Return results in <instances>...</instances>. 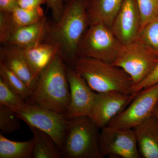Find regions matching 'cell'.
I'll list each match as a JSON object with an SVG mask.
<instances>
[{
  "label": "cell",
  "mask_w": 158,
  "mask_h": 158,
  "mask_svg": "<svg viewBox=\"0 0 158 158\" xmlns=\"http://www.w3.org/2000/svg\"><path fill=\"white\" fill-rule=\"evenodd\" d=\"M98 127L88 116L68 119L61 158H103Z\"/></svg>",
  "instance_id": "4"
},
{
  "label": "cell",
  "mask_w": 158,
  "mask_h": 158,
  "mask_svg": "<svg viewBox=\"0 0 158 158\" xmlns=\"http://www.w3.org/2000/svg\"><path fill=\"white\" fill-rule=\"evenodd\" d=\"M34 135L32 158H60L61 149L50 136L33 127L29 126Z\"/></svg>",
  "instance_id": "19"
},
{
  "label": "cell",
  "mask_w": 158,
  "mask_h": 158,
  "mask_svg": "<svg viewBox=\"0 0 158 158\" xmlns=\"http://www.w3.org/2000/svg\"><path fill=\"white\" fill-rule=\"evenodd\" d=\"M111 28L121 44L138 38L141 31V18L136 0H123Z\"/></svg>",
  "instance_id": "12"
},
{
  "label": "cell",
  "mask_w": 158,
  "mask_h": 158,
  "mask_svg": "<svg viewBox=\"0 0 158 158\" xmlns=\"http://www.w3.org/2000/svg\"><path fill=\"white\" fill-rule=\"evenodd\" d=\"M136 1L141 18V31L147 23L158 16V0Z\"/></svg>",
  "instance_id": "25"
},
{
  "label": "cell",
  "mask_w": 158,
  "mask_h": 158,
  "mask_svg": "<svg viewBox=\"0 0 158 158\" xmlns=\"http://www.w3.org/2000/svg\"><path fill=\"white\" fill-rule=\"evenodd\" d=\"M138 37L158 56V15L141 29Z\"/></svg>",
  "instance_id": "24"
},
{
  "label": "cell",
  "mask_w": 158,
  "mask_h": 158,
  "mask_svg": "<svg viewBox=\"0 0 158 158\" xmlns=\"http://www.w3.org/2000/svg\"><path fill=\"white\" fill-rule=\"evenodd\" d=\"M26 102L0 77V104L8 107L16 113L23 109Z\"/></svg>",
  "instance_id": "22"
},
{
  "label": "cell",
  "mask_w": 158,
  "mask_h": 158,
  "mask_svg": "<svg viewBox=\"0 0 158 158\" xmlns=\"http://www.w3.org/2000/svg\"><path fill=\"white\" fill-rule=\"evenodd\" d=\"M158 62V55L138 37L132 42L121 44L113 64L129 76L134 87L149 75Z\"/></svg>",
  "instance_id": "5"
},
{
  "label": "cell",
  "mask_w": 158,
  "mask_h": 158,
  "mask_svg": "<svg viewBox=\"0 0 158 158\" xmlns=\"http://www.w3.org/2000/svg\"><path fill=\"white\" fill-rule=\"evenodd\" d=\"M18 7L17 0H0V12L10 13Z\"/></svg>",
  "instance_id": "29"
},
{
  "label": "cell",
  "mask_w": 158,
  "mask_h": 158,
  "mask_svg": "<svg viewBox=\"0 0 158 158\" xmlns=\"http://www.w3.org/2000/svg\"><path fill=\"white\" fill-rule=\"evenodd\" d=\"M34 138L23 141H11L0 134V158H32Z\"/></svg>",
  "instance_id": "20"
},
{
  "label": "cell",
  "mask_w": 158,
  "mask_h": 158,
  "mask_svg": "<svg viewBox=\"0 0 158 158\" xmlns=\"http://www.w3.org/2000/svg\"><path fill=\"white\" fill-rule=\"evenodd\" d=\"M45 17L41 7L25 9L18 7L10 13L0 12V41L6 43L16 29L39 22Z\"/></svg>",
  "instance_id": "13"
},
{
  "label": "cell",
  "mask_w": 158,
  "mask_h": 158,
  "mask_svg": "<svg viewBox=\"0 0 158 158\" xmlns=\"http://www.w3.org/2000/svg\"><path fill=\"white\" fill-rule=\"evenodd\" d=\"M89 26L87 0H67L60 19L50 23L48 39L58 46L69 66L78 57L79 44Z\"/></svg>",
  "instance_id": "1"
},
{
  "label": "cell",
  "mask_w": 158,
  "mask_h": 158,
  "mask_svg": "<svg viewBox=\"0 0 158 158\" xmlns=\"http://www.w3.org/2000/svg\"><path fill=\"white\" fill-rule=\"evenodd\" d=\"M67 0H47L48 9H50L55 22L59 21L62 16Z\"/></svg>",
  "instance_id": "27"
},
{
  "label": "cell",
  "mask_w": 158,
  "mask_h": 158,
  "mask_svg": "<svg viewBox=\"0 0 158 158\" xmlns=\"http://www.w3.org/2000/svg\"><path fill=\"white\" fill-rule=\"evenodd\" d=\"M15 114L28 126L37 128L49 135L62 150L68 120L64 114L27 102L23 109Z\"/></svg>",
  "instance_id": "7"
},
{
  "label": "cell",
  "mask_w": 158,
  "mask_h": 158,
  "mask_svg": "<svg viewBox=\"0 0 158 158\" xmlns=\"http://www.w3.org/2000/svg\"><path fill=\"white\" fill-rule=\"evenodd\" d=\"M158 83V62L149 75L144 81L133 88L134 93H138L140 90Z\"/></svg>",
  "instance_id": "26"
},
{
  "label": "cell",
  "mask_w": 158,
  "mask_h": 158,
  "mask_svg": "<svg viewBox=\"0 0 158 158\" xmlns=\"http://www.w3.org/2000/svg\"><path fill=\"white\" fill-rule=\"evenodd\" d=\"M19 119L14 111L0 104V130L2 134H11L19 129Z\"/></svg>",
  "instance_id": "23"
},
{
  "label": "cell",
  "mask_w": 158,
  "mask_h": 158,
  "mask_svg": "<svg viewBox=\"0 0 158 158\" xmlns=\"http://www.w3.org/2000/svg\"><path fill=\"white\" fill-rule=\"evenodd\" d=\"M18 6L25 9H34L46 4L47 0H17Z\"/></svg>",
  "instance_id": "28"
},
{
  "label": "cell",
  "mask_w": 158,
  "mask_h": 158,
  "mask_svg": "<svg viewBox=\"0 0 158 158\" xmlns=\"http://www.w3.org/2000/svg\"><path fill=\"white\" fill-rule=\"evenodd\" d=\"M0 76L10 89L26 102L32 95L33 91L25 83L1 62H0Z\"/></svg>",
  "instance_id": "21"
},
{
  "label": "cell",
  "mask_w": 158,
  "mask_h": 158,
  "mask_svg": "<svg viewBox=\"0 0 158 158\" xmlns=\"http://www.w3.org/2000/svg\"><path fill=\"white\" fill-rule=\"evenodd\" d=\"M153 114L158 120V103L156 105V106L154 110Z\"/></svg>",
  "instance_id": "30"
},
{
  "label": "cell",
  "mask_w": 158,
  "mask_h": 158,
  "mask_svg": "<svg viewBox=\"0 0 158 158\" xmlns=\"http://www.w3.org/2000/svg\"><path fill=\"white\" fill-rule=\"evenodd\" d=\"M50 23L45 17L39 22L18 28L4 44L24 49L45 41L48 39Z\"/></svg>",
  "instance_id": "15"
},
{
  "label": "cell",
  "mask_w": 158,
  "mask_h": 158,
  "mask_svg": "<svg viewBox=\"0 0 158 158\" xmlns=\"http://www.w3.org/2000/svg\"><path fill=\"white\" fill-rule=\"evenodd\" d=\"M67 76L70 100L68 110L64 114L65 118L69 119L77 116H90L95 92L72 66H67Z\"/></svg>",
  "instance_id": "11"
},
{
  "label": "cell",
  "mask_w": 158,
  "mask_h": 158,
  "mask_svg": "<svg viewBox=\"0 0 158 158\" xmlns=\"http://www.w3.org/2000/svg\"><path fill=\"white\" fill-rule=\"evenodd\" d=\"M133 129L141 157L158 158V120L154 114Z\"/></svg>",
  "instance_id": "16"
},
{
  "label": "cell",
  "mask_w": 158,
  "mask_h": 158,
  "mask_svg": "<svg viewBox=\"0 0 158 158\" xmlns=\"http://www.w3.org/2000/svg\"><path fill=\"white\" fill-rule=\"evenodd\" d=\"M0 62L12 71L34 91L38 79L34 76L22 49L4 44L0 51Z\"/></svg>",
  "instance_id": "14"
},
{
  "label": "cell",
  "mask_w": 158,
  "mask_h": 158,
  "mask_svg": "<svg viewBox=\"0 0 158 158\" xmlns=\"http://www.w3.org/2000/svg\"><path fill=\"white\" fill-rule=\"evenodd\" d=\"M121 44L111 28L101 22L90 24L80 42L79 56L98 59L113 64Z\"/></svg>",
  "instance_id": "6"
},
{
  "label": "cell",
  "mask_w": 158,
  "mask_h": 158,
  "mask_svg": "<svg viewBox=\"0 0 158 158\" xmlns=\"http://www.w3.org/2000/svg\"><path fill=\"white\" fill-rule=\"evenodd\" d=\"M99 145L103 158H141L133 129L105 127L100 132Z\"/></svg>",
  "instance_id": "9"
},
{
  "label": "cell",
  "mask_w": 158,
  "mask_h": 158,
  "mask_svg": "<svg viewBox=\"0 0 158 158\" xmlns=\"http://www.w3.org/2000/svg\"><path fill=\"white\" fill-rule=\"evenodd\" d=\"M137 94H130L118 91L95 92L89 116L101 129L107 126L111 120L127 107Z\"/></svg>",
  "instance_id": "10"
},
{
  "label": "cell",
  "mask_w": 158,
  "mask_h": 158,
  "mask_svg": "<svg viewBox=\"0 0 158 158\" xmlns=\"http://www.w3.org/2000/svg\"><path fill=\"white\" fill-rule=\"evenodd\" d=\"M70 66L86 81L97 93L118 91L134 94L131 79L124 70L111 63L79 56Z\"/></svg>",
  "instance_id": "3"
},
{
  "label": "cell",
  "mask_w": 158,
  "mask_h": 158,
  "mask_svg": "<svg viewBox=\"0 0 158 158\" xmlns=\"http://www.w3.org/2000/svg\"><path fill=\"white\" fill-rule=\"evenodd\" d=\"M123 0H87V11L90 24L101 22L111 28Z\"/></svg>",
  "instance_id": "18"
},
{
  "label": "cell",
  "mask_w": 158,
  "mask_h": 158,
  "mask_svg": "<svg viewBox=\"0 0 158 158\" xmlns=\"http://www.w3.org/2000/svg\"><path fill=\"white\" fill-rule=\"evenodd\" d=\"M22 50L34 76L38 80L41 73L59 52L58 46L49 40Z\"/></svg>",
  "instance_id": "17"
},
{
  "label": "cell",
  "mask_w": 158,
  "mask_h": 158,
  "mask_svg": "<svg viewBox=\"0 0 158 158\" xmlns=\"http://www.w3.org/2000/svg\"><path fill=\"white\" fill-rule=\"evenodd\" d=\"M67 66L59 52L40 74L36 88L27 102L40 105L64 115L70 100Z\"/></svg>",
  "instance_id": "2"
},
{
  "label": "cell",
  "mask_w": 158,
  "mask_h": 158,
  "mask_svg": "<svg viewBox=\"0 0 158 158\" xmlns=\"http://www.w3.org/2000/svg\"><path fill=\"white\" fill-rule=\"evenodd\" d=\"M158 103V83L140 90L127 107L108 126L134 129L153 114Z\"/></svg>",
  "instance_id": "8"
}]
</instances>
